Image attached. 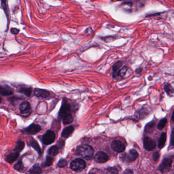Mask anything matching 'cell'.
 <instances>
[{"instance_id":"33","label":"cell","mask_w":174,"mask_h":174,"mask_svg":"<svg viewBox=\"0 0 174 174\" xmlns=\"http://www.w3.org/2000/svg\"><path fill=\"white\" fill-rule=\"evenodd\" d=\"M2 7L3 8L6 13H7V0H1Z\"/></svg>"},{"instance_id":"17","label":"cell","mask_w":174,"mask_h":174,"mask_svg":"<svg viewBox=\"0 0 174 174\" xmlns=\"http://www.w3.org/2000/svg\"><path fill=\"white\" fill-rule=\"evenodd\" d=\"M29 145L32 147H33L34 149L36 151L38 152V153L39 155L41 154V147L39 146V144H38V142L36 141L34 139H31L30 141H29Z\"/></svg>"},{"instance_id":"19","label":"cell","mask_w":174,"mask_h":174,"mask_svg":"<svg viewBox=\"0 0 174 174\" xmlns=\"http://www.w3.org/2000/svg\"><path fill=\"white\" fill-rule=\"evenodd\" d=\"M18 91L20 93L25 94L27 97H30L32 93V89L31 87H21L19 89Z\"/></svg>"},{"instance_id":"8","label":"cell","mask_w":174,"mask_h":174,"mask_svg":"<svg viewBox=\"0 0 174 174\" xmlns=\"http://www.w3.org/2000/svg\"><path fill=\"white\" fill-rule=\"evenodd\" d=\"M144 148L148 151H152L156 147V143L152 139L146 137L144 139Z\"/></svg>"},{"instance_id":"10","label":"cell","mask_w":174,"mask_h":174,"mask_svg":"<svg viewBox=\"0 0 174 174\" xmlns=\"http://www.w3.org/2000/svg\"><path fill=\"white\" fill-rule=\"evenodd\" d=\"M94 159L95 161L98 163H104L108 160L109 156L105 152L99 151L96 154Z\"/></svg>"},{"instance_id":"29","label":"cell","mask_w":174,"mask_h":174,"mask_svg":"<svg viewBox=\"0 0 174 174\" xmlns=\"http://www.w3.org/2000/svg\"><path fill=\"white\" fill-rule=\"evenodd\" d=\"M54 161L53 158L51 157L46 156V160L44 164V167H50L53 164Z\"/></svg>"},{"instance_id":"3","label":"cell","mask_w":174,"mask_h":174,"mask_svg":"<svg viewBox=\"0 0 174 174\" xmlns=\"http://www.w3.org/2000/svg\"><path fill=\"white\" fill-rule=\"evenodd\" d=\"M86 162L81 158H77L73 160L70 164V168L73 171L79 172L85 169Z\"/></svg>"},{"instance_id":"4","label":"cell","mask_w":174,"mask_h":174,"mask_svg":"<svg viewBox=\"0 0 174 174\" xmlns=\"http://www.w3.org/2000/svg\"><path fill=\"white\" fill-rule=\"evenodd\" d=\"M55 134L54 132L52 130H48L46 133L43 135L42 142L46 145H49L52 144L55 141Z\"/></svg>"},{"instance_id":"21","label":"cell","mask_w":174,"mask_h":174,"mask_svg":"<svg viewBox=\"0 0 174 174\" xmlns=\"http://www.w3.org/2000/svg\"><path fill=\"white\" fill-rule=\"evenodd\" d=\"M25 147V143L22 141H18L16 143V146L14 149V151L20 153L24 149Z\"/></svg>"},{"instance_id":"27","label":"cell","mask_w":174,"mask_h":174,"mask_svg":"<svg viewBox=\"0 0 174 174\" xmlns=\"http://www.w3.org/2000/svg\"><path fill=\"white\" fill-rule=\"evenodd\" d=\"M23 164L21 161H19L14 165V169L16 171H21L23 170Z\"/></svg>"},{"instance_id":"24","label":"cell","mask_w":174,"mask_h":174,"mask_svg":"<svg viewBox=\"0 0 174 174\" xmlns=\"http://www.w3.org/2000/svg\"><path fill=\"white\" fill-rule=\"evenodd\" d=\"M41 172L42 171H41V168L38 164H36L33 166L32 169H31L29 171V172L32 174H40L41 173Z\"/></svg>"},{"instance_id":"26","label":"cell","mask_w":174,"mask_h":174,"mask_svg":"<svg viewBox=\"0 0 174 174\" xmlns=\"http://www.w3.org/2000/svg\"><path fill=\"white\" fill-rule=\"evenodd\" d=\"M155 125V123H150L147 125L145 127V131L147 132H153V130H154Z\"/></svg>"},{"instance_id":"16","label":"cell","mask_w":174,"mask_h":174,"mask_svg":"<svg viewBox=\"0 0 174 174\" xmlns=\"http://www.w3.org/2000/svg\"><path fill=\"white\" fill-rule=\"evenodd\" d=\"M122 64H123V62L122 61H118L114 64L113 67H112V69L114 71L112 76H113L114 78H116L119 76V69L121 68V66H122Z\"/></svg>"},{"instance_id":"40","label":"cell","mask_w":174,"mask_h":174,"mask_svg":"<svg viewBox=\"0 0 174 174\" xmlns=\"http://www.w3.org/2000/svg\"><path fill=\"white\" fill-rule=\"evenodd\" d=\"M116 1H121V0H116Z\"/></svg>"},{"instance_id":"31","label":"cell","mask_w":174,"mask_h":174,"mask_svg":"<svg viewBox=\"0 0 174 174\" xmlns=\"http://www.w3.org/2000/svg\"><path fill=\"white\" fill-rule=\"evenodd\" d=\"M127 71V68L126 66H124L123 67L122 69L119 71V75L121 77L124 76L125 74L126 73Z\"/></svg>"},{"instance_id":"9","label":"cell","mask_w":174,"mask_h":174,"mask_svg":"<svg viewBox=\"0 0 174 174\" xmlns=\"http://www.w3.org/2000/svg\"><path fill=\"white\" fill-rule=\"evenodd\" d=\"M111 147L114 151L119 153H122L125 151L126 147L123 142L119 140H114L111 145Z\"/></svg>"},{"instance_id":"6","label":"cell","mask_w":174,"mask_h":174,"mask_svg":"<svg viewBox=\"0 0 174 174\" xmlns=\"http://www.w3.org/2000/svg\"><path fill=\"white\" fill-rule=\"evenodd\" d=\"M172 160L170 158H165L159 167V170L162 173L167 172L171 170Z\"/></svg>"},{"instance_id":"23","label":"cell","mask_w":174,"mask_h":174,"mask_svg":"<svg viewBox=\"0 0 174 174\" xmlns=\"http://www.w3.org/2000/svg\"><path fill=\"white\" fill-rule=\"evenodd\" d=\"M62 119H63V123L64 125L69 124L73 122V116L71 114H69L67 116H65Z\"/></svg>"},{"instance_id":"13","label":"cell","mask_w":174,"mask_h":174,"mask_svg":"<svg viewBox=\"0 0 174 174\" xmlns=\"http://www.w3.org/2000/svg\"><path fill=\"white\" fill-rule=\"evenodd\" d=\"M34 94L35 96L39 98H46L50 96V92L48 91L39 88L35 89Z\"/></svg>"},{"instance_id":"30","label":"cell","mask_w":174,"mask_h":174,"mask_svg":"<svg viewBox=\"0 0 174 174\" xmlns=\"http://www.w3.org/2000/svg\"><path fill=\"white\" fill-rule=\"evenodd\" d=\"M68 164V161L65 159H61L57 164V166L59 167H64Z\"/></svg>"},{"instance_id":"39","label":"cell","mask_w":174,"mask_h":174,"mask_svg":"<svg viewBox=\"0 0 174 174\" xmlns=\"http://www.w3.org/2000/svg\"><path fill=\"white\" fill-rule=\"evenodd\" d=\"M1 103H2V99L0 97V104Z\"/></svg>"},{"instance_id":"22","label":"cell","mask_w":174,"mask_h":174,"mask_svg":"<svg viewBox=\"0 0 174 174\" xmlns=\"http://www.w3.org/2000/svg\"><path fill=\"white\" fill-rule=\"evenodd\" d=\"M164 88V90L168 95L173 96V93H174V89H173V87L171 86V84L169 83L165 84Z\"/></svg>"},{"instance_id":"5","label":"cell","mask_w":174,"mask_h":174,"mask_svg":"<svg viewBox=\"0 0 174 174\" xmlns=\"http://www.w3.org/2000/svg\"><path fill=\"white\" fill-rule=\"evenodd\" d=\"M71 111V106L69 104L64 100L62 102V105L60 109L59 112L58 117L60 119H62L65 116H67L69 114H70Z\"/></svg>"},{"instance_id":"32","label":"cell","mask_w":174,"mask_h":174,"mask_svg":"<svg viewBox=\"0 0 174 174\" xmlns=\"http://www.w3.org/2000/svg\"><path fill=\"white\" fill-rule=\"evenodd\" d=\"M160 157V153L159 152H155L153 155V160L155 162H157L159 160Z\"/></svg>"},{"instance_id":"36","label":"cell","mask_w":174,"mask_h":174,"mask_svg":"<svg viewBox=\"0 0 174 174\" xmlns=\"http://www.w3.org/2000/svg\"><path fill=\"white\" fill-rule=\"evenodd\" d=\"M18 31L19 30H17L16 29H12V30H11V32L13 34H18Z\"/></svg>"},{"instance_id":"37","label":"cell","mask_w":174,"mask_h":174,"mask_svg":"<svg viewBox=\"0 0 174 174\" xmlns=\"http://www.w3.org/2000/svg\"><path fill=\"white\" fill-rule=\"evenodd\" d=\"M124 173H125V174H132V173H133V172L131 170H127L125 172H124Z\"/></svg>"},{"instance_id":"20","label":"cell","mask_w":174,"mask_h":174,"mask_svg":"<svg viewBox=\"0 0 174 174\" xmlns=\"http://www.w3.org/2000/svg\"><path fill=\"white\" fill-rule=\"evenodd\" d=\"M48 154L51 156H55L58 153V148L57 146H52L48 150Z\"/></svg>"},{"instance_id":"7","label":"cell","mask_w":174,"mask_h":174,"mask_svg":"<svg viewBox=\"0 0 174 174\" xmlns=\"http://www.w3.org/2000/svg\"><path fill=\"white\" fill-rule=\"evenodd\" d=\"M20 110L21 115L27 117L30 114L31 112L30 104L28 102H24L20 105Z\"/></svg>"},{"instance_id":"14","label":"cell","mask_w":174,"mask_h":174,"mask_svg":"<svg viewBox=\"0 0 174 174\" xmlns=\"http://www.w3.org/2000/svg\"><path fill=\"white\" fill-rule=\"evenodd\" d=\"M19 153H18L16 152L15 153H11L6 157V161L9 164H13V162H14L18 159L20 155Z\"/></svg>"},{"instance_id":"12","label":"cell","mask_w":174,"mask_h":174,"mask_svg":"<svg viewBox=\"0 0 174 174\" xmlns=\"http://www.w3.org/2000/svg\"><path fill=\"white\" fill-rule=\"evenodd\" d=\"M13 94V89L7 85L0 86V94L3 96H9Z\"/></svg>"},{"instance_id":"15","label":"cell","mask_w":174,"mask_h":174,"mask_svg":"<svg viewBox=\"0 0 174 174\" xmlns=\"http://www.w3.org/2000/svg\"><path fill=\"white\" fill-rule=\"evenodd\" d=\"M74 130V128L72 126L66 127L64 128V129L62 131L61 133V136L64 138H68L71 135L72 133H73Z\"/></svg>"},{"instance_id":"2","label":"cell","mask_w":174,"mask_h":174,"mask_svg":"<svg viewBox=\"0 0 174 174\" xmlns=\"http://www.w3.org/2000/svg\"><path fill=\"white\" fill-rule=\"evenodd\" d=\"M139 156V154L135 150L131 149L128 153H124L119 156V159L123 162L133 161Z\"/></svg>"},{"instance_id":"34","label":"cell","mask_w":174,"mask_h":174,"mask_svg":"<svg viewBox=\"0 0 174 174\" xmlns=\"http://www.w3.org/2000/svg\"><path fill=\"white\" fill-rule=\"evenodd\" d=\"M57 145H58V146L59 147H60V148H62L64 146V142L62 140H60L57 143Z\"/></svg>"},{"instance_id":"1","label":"cell","mask_w":174,"mask_h":174,"mask_svg":"<svg viewBox=\"0 0 174 174\" xmlns=\"http://www.w3.org/2000/svg\"><path fill=\"white\" fill-rule=\"evenodd\" d=\"M77 153L87 160L91 159L94 153V150L91 146L82 145L77 148Z\"/></svg>"},{"instance_id":"28","label":"cell","mask_w":174,"mask_h":174,"mask_svg":"<svg viewBox=\"0 0 174 174\" xmlns=\"http://www.w3.org/2000/svg\"><path fill=\"white\" fill-rule=\"evenodd\" d=\"M118 170L116 167H108L105 170V173L107 174H117Z\"/></svg>"},{"instance_id":"35","label":"cell","mask_w":174,"mask_h":174,"mask_svg":"<svg viewBox=\"0 0 174 174\" xmlns=\"http://www.w3.org/2000/svg\"><path fill=\"white\" fill-rule=\"evenodd\" d=\"M173 130H172V134H171V146H173V142H174V140H173V139H174V137H173Z\"/></svg>"},{"instance_id":"25","label":"cell","mask_w":174,"mask_h":174,"mask_svg":"<svg viewBox=\"0 0 174 174\" xmlns=\"http://www.w3.org/2000/svg\"><path fill=\"white\" fill-rule=\"evenodd\" d=\"M167 123V119L166 118H164L161 119L157 125V128L159 130H162L165 127V125Z\"/></svg>"},{"instance_id":"38","label":"cell","mask_w":174,"mask_h":174,"mask_svg":"<svg viewBox=\"0 0 174 174\" xmlns=\"http://www.w3.org/2000/svg\"><path fill=\"white\" fill-rule=\"evenodd\" d=\"M142 69L141 68H139V69L136 70V72L137 73H140V72L142 71Z\"/></svg>"},{"instance_id":"18","label":"cell","mask_w":174,"mask_h":174,"mask_svg":"<svg viewBox=\"0 0 174 174\" xmlns=\"http://www.w3.org/2000/svg\"><path fill=\"white\" fill-rule=\"evenodd\" d=\"M167 140V134L166 133H162L160 135V138L159 139V142H158V147L159 149H162V147H164L165 145V142Z\"/></svg>"},{"instance_id":"11","label":"cell","mask_w":174,"mask_h":174,"mask_svg":"<svg viewBox=\"0 0 174 174\" xmlns=\"http://www.w3.org/2000/svg\"><path fill=\"white\" fill-rule=\"evenodd\" d=\"M41 130V127L39 125L32 124L25 129V132L29 135H35Z\"/></svg>"}]
</instances>
